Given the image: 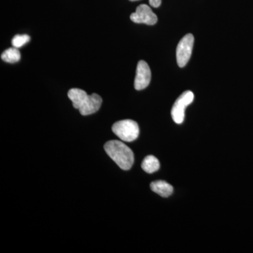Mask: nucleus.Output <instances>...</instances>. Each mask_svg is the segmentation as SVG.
Returning <instances> with one entry per match:
<instances>
[{
	"mask_svg": "<svg viewBox=\"0 0 253 253\" xmlns=\"http://www.w3.org/2000/svg\"><path fill=\"white\" fill-rule=\"evenodd\" d=\"M68 96L72 101L73 107L79 110L83 116L97 112L102 104V99L99 94L88 95L85 91L78 88L70 89Z\"/></svg>",
	"mask_w": 253,
	"mask_h": 253,
	"instance_id": "1",
	"label": "nucleus"
},
{
	"mask_svg": "<svg viewBox=\"0 0 253 253\" xmlns=\"http://www.w3.org/2000/svg\"><path fill=\"white\" fill-rule=\"evenodd\" d=\"M106 154L123 170H129L133 166L134 158L132 151L122 141L112 140L104 145Z\"/></svg>",
	"mask_w": 253,
	"mask_h": 253,
	"instance_id": "2",
	"label": "nucleus"
},
{
	"mask_svg": "<svg viewBox=\"0 0 253 253\" xmlns=\"http://www.w3.org/2000/svg\"><path fill=\"white\" fill-rule=\"evenodd\" d=\"M112 131L121 140L131 142L136 140L139 134L137 123L132 120H123L113 124Z\"/></svg>",
	"mask_w": 253,
	"mask_h": 253,
	"instance_id": "3",
	"label": "nucleus"
},
{
	"mask_svg": "<svg viewBox=\"0 0 253 253\" xmlns=\"http://www.w3.org/2000/svg\"><path fill=\"white\" fill-rule=\"evenodd\" d=\"M194 99V94L191 91H184L177 98L175 103L173 105L171 111V115L174 123L176 124H181L184 122L186 108L193 102Z\"/></svg>",
	"mask_w": 253,
	"mask_h": 253,
	"instance_id": "4",
	"label": "nucleus"
},
{
	"mask_svg": "<svg viewBox=\"0 0 253 253\" xmlns=\"http://www.w3.org/2000/svg\"><path fill=\"white\" fill-rule=\"evenodd\" d=\"M194 38L192 34L186 35L179 41L176 47V61L179 67L183 68L189 62L194 46Z\"/></svg>",
	"mask_w": 253,
	"mask_h": 253,
	"instance_id": "5",
	"label": "nucleus"
},
{
	"mask_svg": "<svg viewBox=\"0 0 253 253\" xmlns=\"http://www.w3.org/2000/svg\"><path fill=\"white\" fill-rule=\"evenodd\" d=\"M131 21L136 23H144V24L153 26L158 21V17L153 12L151 7L148 5L141 4L136 8V11L130 16Z\"/></svg>",
	"mask_w": 253,
	"mask_h": 253,
	"instance_id": "6",
	"label": "nucleus"
},
{
	"mask_svg": "<svg viewBox=\"0 0 253 253\" xmlns=\"http://www.w3.org/2000/svg\"><path fill=\"white\" fill-rule=\"evenodd\" d=\"M151 79V72L149 65L144 61H139L136 67L134 88L136 90H142L147 87Z\"/></svg>",
	"mask_w": 253,
	"mask_h": 253,
	"instance_id": "7",
	"label": "nucleus"
},
{
	"mask_svg": "<svg viewBox=\"0 0 253 253\" xmlns=\"http://www.w3.org/2000/svg\"><path fill=\"white\" fill-rule=\"evenodd\" d=\"M151 189L162 197H169L173 193V187L166 181L159 180L153 181L151 184Z\"/></svg>",
	"mask_w": 253,
	"mask_h": 253,
	"instance_id": "8",
	"label": "nucleus"
},
{
	"mask_svg": "<svg viewBox=\"0 0 253 253\" xmlns=\"http://www.w3.org/2000/svg\"><path fill=\"white\" fill-rule=\"evenodd\" d=\"M141 168L144 172L150 174L154 173L160 169L159 161L154 156H146L143 161Z\"/></svg>",
	"mask_w": 253,
	"mask_h": 253,
	"instance_id": "9",
	"label": "nucleus"
},
{
	"mask_svg": "<svg viewBox=\"0 0 253 253\" xmlns=\"http://www.w3.org/2000/svg\"><path fill=\"white\" fill-rule=\"evenodd\" d=\"M1 59L4 62L14 63L18 62L21 59V53L17 48L12 47L5 50L1 55Z\"/></svg>",
	"mask_w": 253,
	"mask_h": 253,
	"instance_id": "10",
	"label": "nucleus"
},
{
	"mask_svg": "<svg viewBox=\"0 0 253 253\" xmlns=\"http://www.w3.org/2000/svg\"><path fill=\"white\" fill-rule=\"evenodd\" d=\"M31 41V37L28 35H16L11 41L13 46L16 48H20L25 44H27Z\"/></svg>",
	"mask_w": 253,
	"mask_h": 253,
	"instance_id": "11",
	"label": "nucleus"
},
{
	"mask_svg": "<svg viewBox=\"0 0 253 253\" xmlns=\"http://www.w3.org/2000/svg\"><path fill=\"white\" fill-rule=\"evenodd\" d=\"M162 3V0H149V4L155 8L159 7Z\"/></svg>",
	"mask_w": 253,
	"mask_h": 253,
	"instance_id": "12",
	"label": "nucleus"
},
{
	"mask_svg": "<svg viewBox=\"0 0 253 253\" xmlns=\"http://www.w3.org/2000/svg\"><path fill=\"white\" fill-rule=\"evenodd\" d=\"M129 1H139V0H129Z\"/></svg>",
	"mask_w": 253,
	"mask_h": 253,
	"instance_id": "13",
	"label": "nucleus"
}]
</instances>
